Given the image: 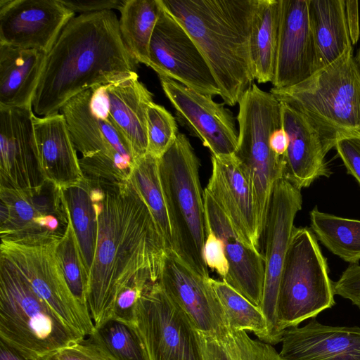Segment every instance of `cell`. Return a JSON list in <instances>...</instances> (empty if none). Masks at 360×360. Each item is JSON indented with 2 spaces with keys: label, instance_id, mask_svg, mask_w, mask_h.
I'll use <instances>...</instances> for the list:
<instances>
[{
  "label": "cell",
  "instance_id": "obj_1",
  "mask_svg": "<svg viewBox=\"0 0 360 360\" xmlns=\"http://www.w3.org/2000/svg\"><path fill=\"white\" fill-rule=\"evenodd\" d=\"M89 179L98 236L87 302L98 328L110 319L119 293L134 279L158 281L167 248L131 177L122 181Z\"/></svg>",
  "mask_w": 360,
  "mask_h": 360
},
{
  "label": "cell",
  "instance_id": "obj_2",
  "mask_svg": "<svg viewBox=\"0 0 360 360\" xmlns=\"http://www.w3.org/2000/svg\"><path fill=\"white\" fill-rule=\"evenodd\" d=\"M112 11L80 14L64 27L46 54L35 91L34 114L60 112L64 104L92 87L138 75Z\"/></svg>",
  "mask_w": 360,
  "mask_h": 360
},
{
  "label": "cell",
  "instance_id": "obj_3",
  "mask_svg": "<svg viewBox=\"0 0 360 360\" xmlns=\"http://www.w3.org/2000/svg\"><path fill=\"white\" fill-rule=\"evenodd\" d=\"M257 0H161L203 55L230 106L255 80L250 33Z\"/></svg>",
  "mask_w": 360,
  "mask_h": 360
},
{
  "label": "cell",
  "instance_id": "obj_4",
  "mask_svg": "<svg viewBox=\"0 0 360 360\" xmlns=\"http://www.w3.org/2000/svg\"><path fill=\"white\" fill-rule=\"evenodd\" d=\"M200 166L188 139L180 132L158 161L171 229V250L191 270L209 278L203 255L207 225Z\"/></svg>",
  "mask_w": 360,
  "mask_h": 360
},
{
  "label": "cell",
  "instance_id": "obj_5",
  "mask_svg": "<svg viewBox=\"0 0 360 360\" xmlns=\"http://www.w3.org/2000/svg\"><path fill=\"white\" fill-rule=\"evenodd\" d=\"M269 92L303 114L328 151L340 139L360 137V72L352 49L304 82Z\"/></svg>",
  "mask_w": 360,
  "mask_h": 360
},
{
  "label": "cell",
  "instance_id": "obj_6",
  "mask_svg": "<svg viewBox=\"0 0 360 360\" xmlns=\"http://www.w3.org/2000/svg\"><path fill=\"white\" fill-rule=\"evenodd\" d=\"M83 338L0 257V340L30 360H49Z\"/></svg>",
  "mask_w": 360,
  "mask_h": 360
},
{
  "label": "cell",
  "instance_id": "obj_7",
  "mask_svg": "<svg viewBox=\"0 0 360 360\" xmlns=\"http://www.w3.org/2000/svg\"><path fill=\"white\" fill-rule=\"evenodd\" d=\"M238 105V143L234 155L249 176L262 238L274 186L284 172L283 158L270 147L271 134L282 127L281 103L253 83Z\"/></svg>",
  "mask_w": 360,
  "mask_h": 360
},
{
  "label": "cell",
  "instance_id": "obj_8",
  "mask_svg": "<svg viewBox=\"0 0 360 360\" xmlns=\"http://www.w3.org/2000/svg\"><path fill=\"white\" fill-rule=\"evenodd\" d=\"M333 282L327 259L313 231L295 227L287 249L278 286L276 319L280 332L315 319L335 304Z\"/></svg>",
  "mask_w": 360,
  "mask_h": 360
},
{
  "label": "cell",
  "instance_id": "obj_9",
  "mask_svg": "<svg viewBox=\"0 0 360 360\" xmlns=\"http://www.w3.org/2000/svg\"><path fill=\"white\" fill-rule=\"evenodd\" d=\"M92 90L87 89L67 101L63 115L85 177L111 181L128 180L135 160L127 141L113 125L108 114L91 108Z\"/></svg>",
  "mask_w": 360,
  "mask_h": 360
},
{
  "label": "cell",
  "instance_id": "obj_10",
  "mask_svg": "<svg viewBox=\"0 0 360 360\" xmlns=\"http://www.w3.org/2000/svg\"><path fill=\"white\" fill-rule=\"evenodd\" d=\"M61 237L43 236L15 241L1 239L0 257L24 277L67 324L85 338L94 331L95 326L65 281L56 252Z\"/></svg>",
  "mask_w": 360,
  "mask_h": 360
},
{
  "label": "cell",
  "instance_id": "obj_11",
  "mask_svg": "<svg viewBox=\"0 0 360 360\" xmlns=\"http://www.w3.org/2000/svg\"><path fill=\"white\" fill-rule=\"evenodd\" d=\"M134 327L150 360H203L200 333L158 281L150 283L138 300Z\"/></svg>",
  "mask_w": 360,
  "mask_h": 360
},
{
  "label": "cell",
  "instance_id": "obj_12",
  "mask_svg": "<svg viewBox=\"0 0 360 360\" xmlns=\"http://www.w3.org/2000/svg\"><path fill=\"white\" fill-rule=\"evenodd\" d=\"M302 205L301 190L284 176L278 179L274 186L262 237L264 281L260 309L268 323L271 345L281 342L283 337L276 319L279 281L294 220Z\"/></svg>",
  "mask_w": 360,
  "mask_h": 360
},
{
  "label": "cell",
  "instance_id": "obj_13",
  "mask_svg": "<svg viewBox=\"0 0 360 360\" xmlns=\"http://www.w3.org/2000/svg\"><path fill=\"white\" fill-rule=\"evenodd\" d=\"M160 2L149 46L150 68L198 92L220 96L219 85L201 51L181 23Z\"/></svg>",
  "mask_w": 360,
  "mask_h": 360
},
{
  "label": "cell",
  "instance_id": "obj_14",
  "mask_svg": "<svg viewBox=\"0 0 360 360\" xmlns=\"http://www.w3.org/2000/svg\"><path fill=\"white\" fill-rule=\"evenodd\" d=\"M161 86L175 109L176 120L192 136L201 140L212 155H233L238 131L232 112L224 103L198 92L172 79L159 76Z\"/></svg>",
  "mask_w": 360,
  "mask_h": 360
},
{
  "label": "cell",
  "instance_id": "obj_15",
  "mask_svg": "<svg viewBox=\"0 0 360 360\" xmlns=\"http://www.w3.org/2000/svg\"><path fill=\"white\" fill-rule=\"evenodd\" d=\"M0 200L1 239L62 236L68 224L61 190L49 181L39 191L0 187Z\"/></svg>",
  "mask_w": 360,
  "mask_h": 360
},
{
  "label": "cell",
  "instance_id": "obj_16",
  "mask_svg": "<svg viewBox=\"0 0 360 360\" xmlns=\"http://www.w3.org/2000/svg\"><path fill=\"white\" fill-rule=\"evenodd\" d=\"M210 278L197 274L172 250H166L158 281L162 288L186 314L200 334L219 337L229 330Z\"/></svg>",
  "mask_w": 360,
  "mask_h": 360
},
{
  "label": "cell",
  "instance_id": "obj_17",
  "mask_svg": "<svg viewBox=\"0 0 360 360\" xmlns=\"http://www.w3.org/2000/svg\"><path fill=\"white\" fill-rule=\"evenodd\" d=\"M75 13L60 0H1L0 44L48 53Z\"/></svg>",
  "mask_w": 360,
  "mask_h": 360
},
{
  "label": "cell",
  "instance_id": "obj_18",
  "mask_svg": "<svg viewBox=\"0 0 360 360\" xmlns=\"http://www.w3.org/2000/svg\"><path fill=\"white\" fill-rule=\"evenodd\" d=\"M34 116L32 108L0 106V187L39 191L46 184Z\"/></svg>",
  "mask_w": 360,
  "mask_h": 360
},
{
  "label": "cell",
  "instance_id": "obj_19",
  "mask_svg": "<svg viewBox=\"0 0 360 360\" xmlns=\"http://www.w3.org/2000/svg\"><path fill=\"white\" fill-rule=\"evenodd\" d=\"M318 71L315 42L309 16V0H281L275 73L276 89L298 84Z\"/></svg>",
  "mask_w": 360,
  "mask_h": 360
},
{
  "label": "cell",
  "instance_id": "obj_20",
  "mask_svg": "<svg viewBox=\"0 0 360 360\" xmlns=\"http://www.w3.org/2000/svg\"><path fill=\"white\" fill-rule=\"evenodd\" d=\"M205 190L226 215L240 239L259 250L261 235L251 183L234 154L212 155V174Z\"/></svg>",
  "mask_w": 360,
  "mask_h": 360
},
{
  "label": "cell",
  "instance_id": "obj_21",
  "mask_svg": "<svg viewBox=\"0 0 360 360\" xmlns=\"http://www.w3.org/2000/svg\"><path fill=\"white\" fill-rule=\"evenodd\" d=\"M206 224L222 241L229 262L224 281L254 305L260 308L264 281V258L259 250L245 243L229 219L205 189Z\"/></svg>",
  "mask_w": 360,
  "mask_h": 360
},
{
  "label": "cell",
  "instance_id": "obj_22",
  "mask_svg": "<svg viewBox=\"0 0 360 360\" xmlns=\"http://www.w3.org/2000/svg\"><path fill=\"white\" fill-rule=\"evenodd\" d=\"M280 103L282 127L288 137L283 157V176L301 190L321 176H330L331 172L325 161L328 150L319 131L303 114Z\"/></svg>",
  "mask_w": 360,
  "mask_h": 360
},
{
  "label": "cell",
  "instance_id": "obj_23",
  "mask_svg": "<svg viewBox=\"0 0 360 360\" xmlns=\"http://www.w3.org/2000/svg\"><path fill=\"white\" fill-rule=\"evenodd\" d=\"M284 360H360V327L324 325L313 319L285 330Z\"/></svg>",
  "mask_w": 360,
  "mask_h": 360
},
{
  "label": "cell",
  "instance_id": "obj_24",
  "mask_svg": "<svg viewBox=\"0 0 360 360\" xmlns=\"http://www.w3.org/2000/svg\"><path fill=\"white\" fill-rule=\"evenodd\" d=\"M33 123L45 181L60 190L79 184L85 176L63 115L38 117L34 114Z\"/></svg>",
  "mask_w": 360,
  "mask_h": 360
},
{
  "label": "cell",
  "instance_id": "obj_25",
  "mask_svg": "<svg viewBox=\"0 0 360 360\" xmlns=\"http://www.w3.org/2000/svg\"><path fill=\"white\" fill-rule=\"evenodd\" d=\"M135 75L106 85L110 118L129 145L135 161L147 153V110L153 94Z\"/></svg>",
  "mask_w": 360,
  "mask_h": 360
},
{
  "label": "cell",
  "instance_id": "obj_26",
  "mask_svg": "<svg viewBox=\"0 0 360 360\" xmlns=\"http://www.w3.org/2000/svg\"><path fill=\"white\" fill-rule=\"evenodd\" d=\"M46 54L0 44V106L32 108Z\"/></svg>",
  "mask_w": 360,
  "mask_h": 360
},
{
  "label": "cell",
  "instance_id": "obj_27",
  "mask_svg": "<svg viewBox=\"0 0 360 360\" xmlns=\"http://www.w3.org/2000/svg\"><path fill=\"white\" fill-rule=\"evenodd\" d=\"M318 71L352 49L344 0H309Z\"/></svg>",
  "mask_w": 360,
  "mask_h": 360
},
{
  "label": "cell",
  "instance_id": "obj_28",
  "mask_svg": "<svg viewBox=\"0 0 360 360\" xmlns=\"http://www.w3.org/2000/svg\"><path fill=\"white\" fill-rule=\"evenodd\" d=\"M281 14V0H257L252 17L250 53L255 79L272 82Z\"/></svg>",
  "mask_w": 360,
  "mask_h": 360
},
{
  "label": "cell",
  "instance_id": "obj_29",
  "mask_svg": "<svg viewBox=\"0 0 360 360\" xmlns=\"http://www.w3.org/2000/svg\"><path fill=\"white\" fill-rule=\"evenodd\" d=\"M61 195L89 276L98 236L97 212L89 179L85 177L79 184L62 189Z\"/></svg>",
  "mask_w": 360,
  "mask_h": 360
},
{
  "label": "cell",
  "instance_id": "obj_30",
  "mask_svg": "<svg viewBox=\"0 0 360 360\" xmlns=\"http://www.w3.org/2000/svg\"><path fill=\"white\" fill-rule=\"evenodd\" d=\"M160 12V0H127L120 10L122 40L132 57L148 67L150 42Z\"/></svg>",
  "mask_w": 360,
  "mask_h": 360
},
{
  "label": "cell",
  "instance_id": "obj_31",
  "mask_svg": "<svg viewBox=\"0 0 360 360\" xmlns=\"http://www.w3.org/2000/svg\"><path fill=\"white\" fill-rule=\"evenodd\" d=\"M311 230L333 254L350 264L360 260V220L321 212H309Z\"/></svg>",
  "mask_w": 360,
  "mask_h": 360
},
{
  "label": "cell",
  "instance_id": "obj_32",
  "mask_svg": "<svg viewBox=\"0 0 360 360\" xmlns=\"http://www.w3.org/2000/svg\"><path fill=\"white\" fill-rule=\"evenodd\" d=\"M200 335L203 360H284L272 345L251 338L246 331H229L219 337Z\"/></svg>",
  "mask_w": 360,
  "mask_h": 360
},
{
  "label": "cell",
  "instance_id": "obj_33",
  "mask_svg": "<svg viewBox=\"0 0 360 360\" xmlns=\"http://www.w3.org/2000/svg\"><path fill=\"white\" fill-rule=\"evenodd\" d=\"M210 282L223 308L229 331H250L271 344L268 323L260 308L224 281L210 278Z\"/></svg>",
  "mask_w": 360,
  "mask_h": 360
},
{
  "label": "cell",
  "instance_id": "obj_34",
  "mask_svg": "<svg viewBox=\"0 0 360 360\" xmlns=\"http://www.w3.org/2000/svg\"><path fill=\"white\" fill-rule=\"evenodd\" d=\"M158 161V158L146 153L135 161L131 177L153 215L167 250H171V229L160 179Z\"/></svg>",
  "mask_w": 360,
  "mask_h": 360
},
{
  "label": "cell",
  "instance_id": "obj_35",
  "mask_svg": "<svg viewBox=\"0 0 360 360\" xmlns=\"http://www.w3.org/2000/svg\"><path fill=\"white\" fill-rule=\"evenodd\" d=\"M56 252L71 292L84 312L91 316L87 302L89 276L69 217L67 227L57 245Z\"/></svg>",
  "mask_w": 360,
  "mask_h": 360
},
{
  "label": "cell",
  "instance_id": "obj_36",
  "mask_svg": "<svg viewBox=\"0 0 360 360\" xmlns=\"http://www.w3.org/2000/svg\"><path fill=\"white\" fill-rule=\"evenodd\" d=\"M91 335L115 360H150L134 326L110 319Z\"/></svg>",
  "mask_w": 360,
  "mask_h": 360
},
{
  "label": "cell",
  "instance_id": "obj_37",
  "mask_svg": "<svg viewBox=\"0 0 360 360\" xmlns=\"http://www.w3.org/2000/svg\"><path fill=\"white\" fill-rule=\"evenodd\" d=\"M178 133L172 114L162 105L151 102L147 110V153L160 159L174 142Z\"/></svg>",
  "mask_w": 360,
  "mask_h": 360
},
{
  "label": "cell",
  "instance_id": "obj_38",
  "mask_svg": "<svg viewBox=\"0 0 360 360\" xmlns=\"http://www.w3.org/2000/svg\"><path fill=\"white\" fill-rule=\"evenodd\" d=\"M151 283H155L151 278L141 276L127 285L115 300L110 319L134 326L137 302L143 290Z\"/></svg>",
  "mask_w": 360,
  "mask_h": 360
},
{
  "label": "cell",
  "instance_id": "obj_39",
  "mask_svg": "<svg viewBox=\"0 0 360 360\" xmlns=\"http://www.w3.org/2000/svg\"><path fill=\"white\" fill-rule=\"evenodd\" d=\"M59 360H115L91 335L60 350Z\"/></svg>",
  "mask_w": 360,
  "mask_h": 360
},
{
  "label": "cell",
  "instance_id": "obj_40",
  "mask_svg": "<svg viewBox=\"0 0 360 360\" xmlns=\"http://www.w3.org/2000/svg\"><path fill=\"white\" fill-rule=\"evenodd\" d=\"M206 229L207 236L203 248L204 259L207 267L214 270L223 280L227 276L229 269L224 245L209 226H207Z\"/></svg>",
  "mask_w": 360,
  "mask_h": 360
},
{
  "label": "cell",
  "instance_id": "obj_41",
  "mask_svg": "<svg viewBox=\"0 0 360 360\" xmlns=\"http://www.w3.org/2000/svg\"><path fill=\"white\" fill-rule=\"evenodd\" d=\"M335 295L349 300L360 310V265L349 264L333 282Z\"/></svg>",
  "mask_w": 360,
  "mask_h": 360
},
{
  "label": "cell",
  "instance_id": "obj_42",
  "mask_svg": "<svg viewBox=\"0 0 360 360\" xmlns=\"http://www.w3.org/2000/svg\"><path fill=\"white\" fill-rule=\"evenodd\" d=\"M335 148L347 173L354 177L360 186V137L340 139Z\"/></svg>",
  "mask_w": 360,
  "mask_h": 360
},
{
  "label": "cell",
  "instance_id": "obj_43",
  "mask_svg": "<svg viewBox=\"0 0 360 360\" xmlns=\"http://www.w3.org/2000/svg\"><path fill=\"white\" fill-rule=\"evenodd\" d=\"M60 1L68 8L81 14L112 11L113 9L120 11L127 1V0Z\"/></svg>",
  "mask_w": 360,
  "mask_h": 360
},
{
  "label": "cell",
  "instance_id": "obj_44",
  "mask_svg": "<svg viewBox=\"0 0 360 360\" xmlns=\"http://www.w3.org/2000/svg\"><path fill=\"white\" fill-rule=\"evenodd\" d=\"M346 19L352 45L356 44L359 37V2L344 0Z\"/></svg>",
  "mask_w": 360,
  "mask_h": 360
},
{
  "label": "cell",
  "instance_id": "obj_45",
  "mask_svg": "<svg viewBox=\"0 0 360 360\" xmlns=\"http://www.w3.org/2000/svg\"><path fill=\"white\" fill-rule=\"evenodd\" d=\"M288 146V135L282 127L276 129L270 137V147L272 151L280 157H283Z\"/></svg>",
  "mask_w": 360,
  "mask_h": 360
},
{
  "label": "cell",
  "instance_id": "obj_46",
  "mask_svg": "<svg viewBox=\"0 0 360 360\" xmlns=\"http://www.w3.org/2000/svg\"><path fill=\"white\" fill-rule=\"evenodd\" d=\"M0 360H30L13 347L0 340Z\"/></svg>",
  "mask_w": 360,
  "mask_h": 360
},
{
  "label": "cell",
  "instance_id": "obj_47",
  "mask_svg": "<svg viewBox=\"0 0 360 360\" xmlns=\"http://www.w3.org/2000/svg\"><path fill=\"white\" fill-rule=\"evenodd\" d=\"M354 58L355 63L357 65V68L360 72V47L358 49V51H357L355 56H354Z\"/></svg>",
  "mask_w": 360,
  "mask_h": 360
},
{
  "label": "cell",
  "instance_id": "obj_48",
  "mask_svg": "<svg viewBox=\"0 0 360 360\" xmlns=\"http://www.w3.org/2000/svg\"><path fill=\"white\" fill-rule=\"evenodd\" d=\"M49 360H59V359H58L56 357V356H54V357L51 358V359H49Z\"/></svg>",
  "mask_w": 360,
  "mask_h": 360
}]
</instances>
